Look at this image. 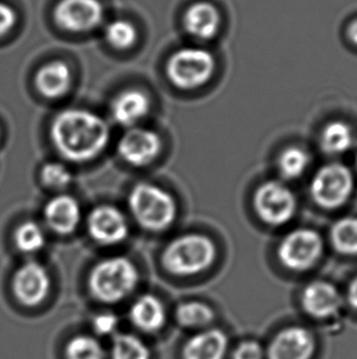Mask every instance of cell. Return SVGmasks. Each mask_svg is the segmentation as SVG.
I'll return each instance as SVG.
<instances>
[{
    "instance_id": "cell-21",
    "label": "cell",
    "mask_w": 357,
    "mask_h": 359,
    "mask_svg": "<svg viewBox=\"0 0 357 359\" xmlns=\"http://www.w3.org/2000/svg\"><path fill=\"white\" fill-rule=\"evenodd\" d=\"M354 144L351 128L344 121H330L321 134V147L328 155H342Z\"/></svg>"
},
{
    "instance_id": "cell-9",
    "label": "cell",
    "mask_w": 357,
    "mask_h": 359,
    "mask_svg": "<svg viewBox=\"0 0 357 359\" xmlns=\"http://www.w3.org/2000/svg\"><path fill=\"white\" fill-rule=\"evenodd\" d=\"M104 10L99 0H60L54 18L62 29L85 32L101 24Z\"/></svg>"
},
{
    "instance_id": "cell-29",
    "label": "cell",
    "mask_w": 357,
    "mask_h": 359,
    "mask_svg": "<svg viewBox=\"0 0 357 359\" xmlns=\"http://www.w3.org/2000/svg\"><path fill=\"white\" fill-rule=\"evenodd\" d=\"M41 177L44 184L52 189H64L73 180V175L70 173V170L58 162H49L47 165H44L41 172Z\"/></svg>"
},
{
    "instance_id": "cell-22",
    "label": "cell",
    "mask_w": 357,
    "mask_h": 359,
    "mask_svg": "<svg viewBox=\"0 0 357 359\" xmlns=\"http://www.w3.org/2000/svg\"><path fill=\"white\" fill-rule=\"evenodd\" d=\"M176 320L185 329H206L214 320V311L204 303L188 302L178 306Z\"/></svg>"
},
{
    "instance_id": "cell-33",
    "label": "cell",
    "mask_w": 357,
    "mask_h": 359,
    "mask_svg": "<svg viewBox=\"0 0 357 359\" xmlns=\"http://www.w3.org/2000/svg\"><path fill=\"white\" fill-rule=\"evenodd\" d=\"M348 302L357 311V277L350 283L348 288Z\"/></svg>"
},
{
    "instance_id": "cell-31",
    "label": "cell",
    "mask_w": 357,
    "mask_h": 359,
    "mask_svg": "<svg viewBox=\"0 0 357 359\" xmlns=\"http://www.w3.org/2000/svg\"><path fill=\"white\" fill-rule=\"evenodd\" d=\"M232 359H265V350L255 341H246L237 346Z\"/></svg>"
},
{
    "instance_id": "cell-24",
    "label": "cell",
    "mask_w": 357,
    "mask_h": 359,
    "mask_svg": "<svg viewBox=\"0 0 357 359\" xmlns=\"http://www.w3.org/2000/svg\"><path fill=\"white\" fill-rule=\"evenodd\" d=\"M109 357L111 359H150V352L140 337L120 334L113 340Z\"/></svg>"
},
{
    "instance_id": "cell-20",
    "label": "cell",
    "mask_w": 357,
    "mask_h": 359,
    "mask_svg": "<svg viewBox=\"0 0 357 359\" xmlns=\"http://www.w3.org/2000/svg\"><path fill=\"white\" fill-rule=\"evenodd\" d=\"M71 73L64 62H52L39 69L36 75V86L47 98H59L68 93Z\"/></svg>"
},
{
    "instance_id": "cell-18",
    "label": "cell",
    "mask_w": 357,
    "mask_h": 359,
    "mask_svg": "<svg viewBox=\"0 0 357 359\" xmlns=\"http://www.w3.org/2000/svg\"><path fill=\"white\" fill-rule=\"evenodd\" d=\"M150 111V100L140 90H126L119 93L111 103V117L122 126L139 123Z\"/></svg>"
},
{
    "instance_id": "cell-2",
    "label": "cell",
    "mask_w": 357,
    "mask_h": 359,
    "mask_svg": "<svg viewBox=\"0 0 357 359\" xmlns=\"http://www.w3.org/2000/svg\"><path fill=\"white\" fill-rule=\"evenodd\" d=\"M139 272L126 257L104 259L92 269L88 288L97 301L114 304L124 301L135 291Z\"/></svg>"
},
{
    "instance_id": "cell-26",
    "label": "cell",
    "mask_w": 357,
    "mask_h": 359,
    "mask_svg": "<svg viewBox=\"0 0 357 359\" xmlns=\"http://www.w3.org/2000/svg\"><path fill=\"white\" fill-rule=\"evenodd\" d=\"M66 359H106L104 346L94 336L78 335L69 341Z\"/></svg>"
},
{
    "instance_id": "cell-30",
    "label": "cell",
    "mask_w": 357,
    "mask_h": 359,
    "mask_svg": "<svg viewBox=\"0 0 357 359\" xmlns=\"http://www.w3.org/2000/svg\"><path fill=\"white\" fill-rule=\"evenodd\" d=\"M118 324H119V320H118L115 314L104 311L101 314H97L93 318L92 329H93L96 335L109 336L115 332Z\"/></svg>"
},
{
    "instance_id": "cell-27",
    "label": "cell",
    "mask_w": 357,
    "mask_h": 359,
    "mask_svg": "<svg viewBox=\"0 0 357 359\" xmlns=\"http://www.w3.org/2000/svg\"><path fill=\"white\" fill-rule=\"evenodd\" d=\"M15 243L21 252L27 254L39 252L46 244L43 229L34 221L24 222L15 232Z\"/></svg>"
},
{
    "instance_id": "cell-6",
    "label": "cell",
    "mask_w": 357,
    "mask_h": 359,
    "mask_svg": "<svg viewBox=\"0 0 357 359\" xmlns=\"http://www.w3.org/2000/svg\"><path fill=\"white\" fill-rule=\"evenodd\" d=\"M354 177L346 165L329 163L321 167L311 183V195L324 209H338L353 194Z\"/></svg>"
},
{
    "instance_id": "cell-34",
    "label": "cell",
    "mask_w": 357,
    "mask_h": 359,
    "mask_svg": "<svg viewBox=\"0 0 357 359\" xmlns=\"http://www.w3.org/2000/svg\"><path fill=\"white\" fill-rule=\"evenodd\" d=\"M348 36L350 41L357 46V19L349 25Z\"/></svg>"
},
{
    "instance_id": "cell-28",
    "label": "cell",
    "mask_w": 357,
    "mask_h": 359,
    "mask_svg": "<svg viewBox=\"0 0 357 359\" xmlns=\"http://www.w3.org/2000/svg\"><path fill=\"white\" fill-rule=\"evenodd\" d=\"M137 31L135 26L126 20H115L108 25L106 39L109 43L118 49L130 48L135 43Z\"/></svg>"
},
{
    "instance_id": "cell-10",
    "label": "cell",
    "mask_w": 357,
    "mask_h": 359,
    "mask_svg": "<svg viewBox=\"0 0 357 359\" xmlns=\"http://www.w3.org/2000/svg\"><path fill=\"white\" fill-rule=\"evenodd\" d=\"M50 288L49 273L38 262H26L13 278V291L18 301L26 306H37L43 303Z\"/></svg>"
},
{
    "instance_id": "cell-14",
    "label": "cell",
    "mask_w": 357,
    "mask_h": 359,
    "mask_svg": "<svg viewBox=\"0 0 357 359\" xmlns=\"http://www.w3.org/2000/svg\"><path fill=\"white\" fill-rule=\"evenodd\" d=\"M301 303L304 311L314 319H328L338 314L343 298L332 283L314 281L304 288Z\"/></svg>"
},
{
    "instance_id": "cell-7",
    "label": "cell",
    "mask_w": 357,
    "mask_h": 359,
    "mask_svg": "<svg viewBox=\"0 0 357 359\" xmlns=\"http://www.w3.org/2000/svg\"><path fill=\"white\" fill-rule=\"evenodd\" d=\"M253 205L258 217L270 226H283L294 217L296 198L289 187L270 180L256 190Z\"/></svg>"
},
{
    "instance_id": "cell-1",
    "label": "cell",
    "mask_w": 357,
    "mask_h": 359,
    "mask_svg": "<svg viewBox=\"0 0 357 359\" xmlns=\"http://www.w3.org/2000/svg\"><path fill=\"white\" fill-rule=\"evenodd\" d=\"M50 137L64 158L73 162L93 160L109 141V128L103 118L86 109H66L54 118Z\"/></svg>"
},
{
    "instance_id": "cell-13",
    "label": "cell",
    "mask_w": 357,
    "mask_h": 359,
    "mask_svg": "<svg viewBox=\"0 0 357 359\" xmlns=\"http://www.w3.org/2000/svg\"><path fill=\"white\" fill-rule=\"evenodd\" d=\"M88 233L102 245H115L129 233L125 216L114 206L103 205L92 210L88 219Z\"/></svg>"
},
{
    "instance_id": "cell-5",
    "label": "cell",
    "mask_w": 357,
    "mask_h": 359,
    "mask_svg": "<svg viewBox=\"0 0 357 359\" xmlns=\"http://www.w3.org/2000/svg\"><path fill=\"white\" fill-rule=\"evenodd\" d=\"M216 60L207 49H178L167 64V75L170 83L181 90L201 88L212 78Z\"/></svg>"
},
{
    "instance_id": "cell-16",
    "label": "cell",
    "mask_w": 357,
    "mask_h": 359,
    "mask_svg": "<svg viewBox=\"0 0 357 359\" xmlns=\"http://www.w3.org/2000/svg\"><path fill=\"white\" fill-rule=\"evenodd\" d=\"M227 337L220 329H204L188 339L183 347V359H224Z\"/></svg>"
},
{
    "instance_id": "cell-11",
    "label": "cell",
    "mask_w": 357,
    "mask_h": 359,
    "mask_svg": "<svg viewBox=\"0 0 357 359\" xmlns=\"http://www.w3.org/2000/svg\"><path fill=\"white\" fill-rule=\"evenodd\" d=\"M162 140L157 133L144 128H132L121 136L118 152L129 165L144 167L160 155Z\"/></svg>"
},
{
    "instance_id": "cell-15",
    "label": "cell",
    "mask_w": 357,
    "mask_h": 359,
    "mask_svg": "<svg viewBox=\"0 0 357 359\" xmlns=\"http://www.w3.org/2000/svg\"><path fill=\"white\" fill-rule=\"evenodd\" d=\"M44 219L55 233H73L81 219L80 205L73 196H55L44 208Z\"/></svg>"
},
{
    "instance_id": "cell-8",
    "label": "cell",
    "mask_w": 357,
    "mask_h": 359,
    "mask_svg": "<svg viewBox=\"0 0 357 359\" xmlns=\"http://www.w3.org/2000/svg\"><path fill=\"white\" fill-rule=\"evenodd\" d=\"M323 252V241L316 231L295 229L285 236L278 249L280 262L294 271H306L318 262Z\"/></svg>"
},
{
    "instance_id": "cell-23",
    "label": "cell",
    "mask_w": 357,
    "mask_h": 359,
    "mask_svg": "<svg viewBox=\"0 0 357 359\" xmlns=\"http://www.w3.org/2000/svg\"><path fill=\"white\" fill-rule=\"evenodd\" d=\"M334 248L345 255H357V217L339 219L330 231Z\"/></svg>"
},
{
    "instance_id": "cell-19",
    "label": "cell",
    "mask_w": 357,
    "mask_h": 359,
    "mask_svg": "<svg viewBox=\"0 0 357 359\" xmlns=\"http://www.w3.org/2000/svg\"><path fill=\"white\" fill-rule=\"evenodd\" d=\"M130 320L139 330L153 334L163 329L167 313L157 297L144 294L139 297L130 308Z\"/></svg>"
},
{
    "instance_id": "cell-32",
    "label": "cell",
    "mask_w": 357,
    "mask_h": 359,
    "mask_svg": "<svg viewBox=\"0 0 357 359\" xmlns=\"http://www.w3.org/2000/svg\"><path fill=\"white\" fill-rule=\"evenodd\" d=\"M16 22V13L14 9L4 3H0V37L8 34Z\"/></svg>"
},
{
    "instance_id": "cell-35",
    "label": "cell",
    "mask_w": 357,
    "mask_h": 359,
    "mask_svg": "<svg viewBox=\"0 0 357 359\" xmlns=\"http://www.w3.org/2000/svg\"><path fill=\"white\" fill-rule=\"evenodd\" d=\"M356 165H357V157H356Z\"/></svg>"
},
{
    "instance_id": "cell-3",
    "label": "cell",
    "mask_w": 357,
    "mask_h": 359,
    "mask_svg": "<svg viewBox=\"0 0 357 359\" xmlns=\"http://www.w3.org/2000/svg\"><path fill=\"white\" fill-rule=\"evenodd\" d=\"M217 257L212 239L202 234H186L168 244L163 265L175 276H195L211 267Z\"/></svg>"
},
{
    "instance_id": "cell-4",
    "label": "cell",
    "mask_w": 357,
    "mask_h": 359,
    "mask_svg": "<svg viewBox=\"0 0 357 359\" xmlns=\"http://www.w3.org/2000/svg\"><path fill=\"white\" fill-rule=\"evenodd\" d=\"M127 203L137 224L150 231L160 232L169 229L176 217V203L173 196L157 185H135Z\"/></svg>"
},
{
    "instance_id": "cell-17",
    "label": "cell",
    "mask_w": 357,
    "mask_h": 359,
    "mask_svg": "<svg viewBox=\"0 0 357 359\" xmlns=\"http://www.w3.org/2000/svg\"><path fill=\"white\" fill-rule=\"evenodd\" d=\"M220 16L217 8L207 1L191 5L183 16V26L195 39L207 41L217 34Z\"/></svg>"
},
{
    "instance_id": "cell-12",
    "label": "cell",
    "mask_w": 357,
    "mask_h": 359,
    "mask_svg": "<svg viewBox=\"0 0 357 359\" xmlns=\"http://www.w3.org/2000/svg\"><path fill=\"white\" fill-rule=\"evenodd\" d=\"M316 350L314 336L302 326H289L270 341L268 359H311Z\"/></svg>"
},
{
    "instance_id": "cell-25",
    "label": "cell",
    "mask_w": 357,
    "mask_h": 359,
    "mask_svg": "<svg viewBox=\"0 0 357 359\" xmlns=\"http://www.w3.org/2000/svg\"><path fill=\"white\" fill-rule=\"evenodd\" d=\"M309 156L298 146L285 149L278 157V170L285 180H298L309 167Z\"/></svg>"
}]
</instances>
